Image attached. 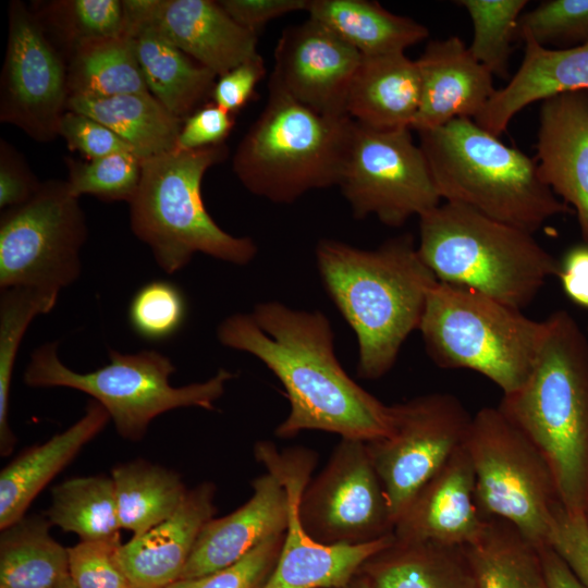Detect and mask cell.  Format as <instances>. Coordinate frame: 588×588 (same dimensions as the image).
<instances>
[{
    "label": "cell",
    "instance_id": "cell-1",
    "mask_svg": "<svg viewBox=\"0 0 588 588\" xmlns=\"http://www.w3.org/2000/svg\"><path fill=\"white\" fill-rule=\"evenodd\" d=\"M223 346L259 358L281 381L290 402L275 434L292 438L321 430L365 442L392 430V405L357 384L333 350L329 319L320 311L292 309L265 302L252 314H234L217 329Z\"/></svg>",
    "mask_w": 588,
    "mask_h": 588
},
{
    "label": "cell",
    "instance_id": "cell-2",
    "mask_svg": "<svg viewBox=\"0 0 588 588\" xmlns=\"http://www.w3.org/2000/svg\"><path fill=\"white\" fill-rule=\"evenodd\" d=\"M316 260L329 296L356 334L358 376L381 378L395 364L407 336L419 329L438 280L409 234L371 250L321 240Z\"/></svg>",
    "mask_w": 588,
    "mask_h": 588
},
{
    "label": "cell",
    "instance_id": "cell-3",
    "mask_svg": "<svg viewBox=\"0 0 588 588\" xmlns=\"http://www.w3.org/2000/svg\"><path fill=\"white\" fill-rule=\"evenodd\" d=\"M500 409L534 442L569 514H588V334L564 309L546 333L526 381Z\"/></svg>",
    "mask_w": 588,
    "mask_h": 588
},
{
    "label": "cell",
    "instance_id": "cell-4",
    "mask_svg": "<svg viewBox=\"0 0 588 588\" xmlns=\"http://www.w3.org/2000/svg\"><path fill=\"white\" fill-rule=\"evenodd\" d=\"M418 134L441 199L532 234L551 218L573 212L542 181L536 160L471 119Z\"/></svg>",
    "mask_w": 588,
    "mask_h": 588
},
{
    "label": "cell",
    "instance_id": "cell-5",
    "mask_svg": "<svg viewBox=\"0 0 588 588\" xmlns=\"http://www.w3.org/2000/svg\"><path fill=\"white\" fill-rule=\"evenodd\" d=\"M417 249L439 282L520 310L560 271L532 233L448 201L419 217Z\"/></svg>",
    "mask_w": 588,
    "mask_h": 588
},
{
    "label": "cell",
    "instance_id": "cell-6",
    "mask_svg": "<svg viewBox=\"0 0 588 588\" xmlns=\"http://www.w3.org/2000/svg\"><path fill=\"white\" fill-rule=\"evenodd\" d=\"M266 106L240 142L233 170L254 195L290 204L339 185L355 121L318 113L268 84Z\"/></svg>",
    "mask_w": 588,
    "mask_h": 588
},
{
    "label": "cell",
    "instance_id": "cell-7",
    "mask_svg": "<svg viewBox=\"0 0 588 588\" xmlns=\"http://www.w3.org/2000/svg\"><path fill=\"white\" fill-rule=\"evenodd\" d=\"M226 155L228 148L221 144L194 150L174 148L142 160L140 181L130 201L131 228L164 272L183 269L196 253L241 266L255 257L254 241L222 230L201 198L204 174Z\"/></svg>",
    "mask_w": 588,
    "mask_h": 588
},
{
    "label": "cell",
    "instance_id": "cell-8",
    "mask_svg": "<svg viewBox=\"0 0 588 588\" xmlns=\"http://www.w3.org/2000/svg\"><path fill=\"white\" fill-rule=\"evenodd\" d=\"M418 330L436 365L476 371L506 395L528 378L546 319H531L487 295L437 281Z\"/></svg>",
    "mask_w": 588,
    "mask_h": 588
},
{
    "label": "cell",
    "instance_id": "cell-9",
    "mask_svg": "<svg viewBox=\"0 0 588 588\" xmlns=\"http://www.w3.org/2000/svg\"><path fill=\"white\" fill-rule=\"evenodd\" d=\"M175 371L171 359L160 352L109 351V363L96 370L78 372L65 366L58 355V344L45 343L30 355L24 382L32 388H69L88 394L109 414L118 433L139 441L159 415L183 407L215 409L234 373L220 369L203 382L173 387Z\"/></svg>",
    "mask_w": 588,
    "mask_h": 588
},
{
    "label": "cell",
    "instance_id": "cell-10",
    "mask_svg": "<svg viewBox=\"0 0 588 588\" xmlns=\"http://www.w3.org/2000/svg\"><path fill=\"white\" fill-rule=\"evenodd\" d=\"M464 446L480 515L504 519L536 544H547L563 505L551 468L534 442L499 406H486L471 416Z\"/></svg>",
    "mask_w": 588,
    "mask_h": 588
},
{
    "label": "cell",
    "instance_id": "cell-11",
    "mask_svg": "<svg viewBox=\"0 0 588 588\" xmlns=\"http://www.w3.org/2000/svg\"><path fill=\"white\" fill-rule=\"evenodd\" d=\"M87 229L68 182L49 181L0 220V289L30 287L59 295L82 271Z\"/></svg>",
    "mask_w": 588,
    "mask_h": 588
},
{
    "label": "cell",
    "instance_id": "cell-12",
    "mask_svg": "<svg viewBox=\"0 0 588 588\" xmlns=\"http://www.w3.org/2000/svg\"><path fill=\"white\" fill-rule=\"evenodd\" d=\"M358 219L401 226L441 204L430 168L411 128L375 130L355 122L339 185Z\"/></svg>",
    "mask_w": 588,
    "mask_h": 588
},
{
    "label": "cell",
    "instance_id": "cell-13",
    "mask_svg": "<svg viewBox=\"0 0 588 588\" xmlns=\"http://www.w3.org/2000/svg\"><path fill=\"white\" fill-rule=\"evenodd\" d=\"M391 432L366 442L394 522L421 487L460 448L471 416L451 393H429L392 405Z\"/></svg>",
    "mask_w": 588,
    "mask_h": 588
},
{
    "label": "cell",
    "instance_id": "cell-14",
    "mask_svg": "<svg viewBox=\"0 0 588 588\" xmlns=\"http://www.w3.org/2000/svg\"><path fill=\"white\" fill-rule=\"evenodd\" d=\"M298 518L324 544L355 546L393 535L388 500L365 441L341 438L302 492Z\"/></svg>",
    "mask_w": 588,
    "mask_h": 588
},
{
    "label": "cell",
    "instance_id": "cell-15",
    "mask_svg": "<svg viewBox=\"0 0 588 588\" xmlns=\"http://www.w3.org/2000/svg\"><path fill=\"white\" fill-rule=\"evenodd\" d=\"M255 456L280 479L290 500L281 552L264 588H341L366 561L394 540V534L355 546L324 544L313 539L298 518V501L316 465L314 451L294 448L280 452L271 442L260 441L255 445Z\"/></svg>",
    "mask_w": 588,
    "mask_h": 588
},
{
    "label": "cell",
    "instance_id": "cell-16",
    "mask_svg": "<svg viewBox=\"0 0 588 588\" xmlns=\"http://www.w3.org/2000/svg\"><path fill=\"white\" fill-rule=\"evenodd\" d=\"M68 87L63 64L39 23L22 3L13 2L2 73L1 121L37 140L52 139L59 135Z\"/></svg>",
    "mask_w": 588,
    "mask_h": 588
},
{
    "label": "cell",
    "instance_id": "cell-17",
    "mask_svg": "<svg viewBox=\"0 0 588 588\" xmlns=\"http://www.w3.org/2000/svg\"><path fill=\"white\" fill-rule=\"evenodd\" d=\"M273 58L269 85L318 113L347 115L350 88L363 58L356 49L308 17L282 32Z\"/></svg>",
    "mask_w": 588,
    "mask_h": 588
},
{
    "label": "cell",
    "instance_id": "cell-18",
    "mask_svg": "<svg viewBox=\"0 0 588 588\" xmlns=\"http://www.w3.org/2000/svg\"><path fill=\"white\" fill-rule=\"evenodd\" d=\"M149 27L189 58L221 76L258 56L257 34L210 0H144L135 28Z\"/></svg>",
    "mask_w": 588,
    "mask_h": 588
},
{
    "label": "cell",
    "instance_id": "cell-19",
    "mask_svg": "<svg viewBox=\"0 0 588 588\" xmlns=\"http://www.w3.org/2000/svg\"><path fill=\"white\" fill-rule=\"evenodd\" d=\"M485 524L475 500L473 464L463 442L417 492L393 534L399 540L466 547Z\"/></svg>",
    "mask_w": 588,
    "mask_h": 588
},
{
    "label": "cell",
    "instance_id": "cell-20",
    "mask_svg": "<svg viewBox=\"0 0 588 588\" xmlns=\"http://www.w3.org/2000/svg\"><path fill=\"white\" fill-rule=\"evenodd\" d=\"M536 149L542 181L575 211L588 244V94L542 100Z\"/></svg>",
    "mask_w": 588,
    "mask_h": 588
},
{
    "label": "cell",
    "instance_id": "cell-21",
    "mask_svg": "<svg viewBox=\"0 0 588 588\" xmlns=\"http://www.w3.org/2000/svg\"><path fill=\"white\" fill-rule=\"evenodd\" d=\"M252 487L253 495L246 503L205 524L180 579L222 569L268 538L285 531L290 500L284 485L267 471L256 477Z\"/></svg>",
    "mask_w": 588,
    "mask_h": 588
},
{
    "label": "cell",
    "instance_id": "cell-22",
    "mask_svg": "<svg viewBox=\"0 0 588 588\" xmlns=\"http://www.w3.org/2000/svg\"><path fill=\"white\" fill-rule=\"evenodd\" d=\"M416 65L420 101L412 130L417 132L457 118L475 119L497 90L493 75L456 36L429 41Z\"/></svg>",
    "mask_w": 588,
    "mask_h": 588
},
{
    "label": "cell",
    "instance_id": "cell-23",
    "mask_svg": "<svg viewBox=\"0 0 588 588\" xmlns=\"http://www.w3.org/2000/svg\"><path fill=\"white\" fill-rule=\"evenodd\" d=\"M216 489L211 481L188 489L171 517L120 546L118 560L133 588H167L181 578L203 527L217 512Z\"/></svg>",
    "mask_w": 588,
    "mask_h": 588
},
{
    "label": "cell",
    "instance_id": "cell-24",
    "mask_svg": "<svg viewBox=\"0 0 588 588\" xmlns=\"http://www.w3.org/2000/svg\"><path fill=\"white\" fill-rule=\"evenodd\" d=\"M525 42V54L519 69L502 89L494 91L475 122L487 132L499 136L516 113L528 105L567 91L588 94V40L569 48L550 49Z\"/></svg>",
    "mask_w": 588,
    "mask_h": 588
},
{
    "label": "cell",
    "instance_id": "cell-25",
    "mask_svg": "<svg viewBox=\"0 0 588 588\" xmlns=\"http://www.w3.org/2000/svg\"><path fill=\"white\" fill-rule=\"evenodd\" d=\"M111 420L108 412L90 400L84 415L64 431L28 448L0 473V530L25 516L39 492Z\"/></svg>",
    "mask_w": 588,
    "mask_h": 588
},
{
    "label": "cell",
    "instance_id": "cell-26",
    "mask_svg": "<svg viewBox=\"0 0 588 588\" xmlns=\"http://www.w3.org/2000/svg\"><path fill=\"white\" fill-rule=\"evenodd\" d=\"M419 101L416 61L404 52L363 56L350 88L346 113L370 128L412 130Z\"/></svg>",
    "mask_w": 588,
    "mask_h": 588
},
{
    "label": "cell",
    "instance_id": "cell-27",
    "mask_svg": "<svg viewBox=\"0 0 588 588\" xmlns=\"http://www.w3.org/2000/svg\"><path fill=\"white\" fill-rule=\"evenodd\" d=\"M372 588H477L463 547L395 539L364 563Z\"/></svg>",
    "mask_w": 588,
    "mask_h": 588
},
{
    "label": "cell",
    "instance_id": "cell-28",
    "mask_svg": "<svg viewBox=\"0 0 588 588\" xmlns=\"http://www.w3.org/2000/svg\"><path fill=\"white\" fill-rule=\"evenodd\" d=\"M306 11L364 57L404 52L429 36L422 24L376 1L309 0Z\"/></svg>",
    "mask_w": 588,
    "mask_h": 588
},
{
    "label": "cell",
    "instance_id": "cell-29",
    "mask_svg": "<svg viewBox=\"0 0 588 588\" xmlns=\"http://www.w3.org/2000/svg\"><path fill=\"white\" fill-rule=\"evenodd\" d=\"M66 110L85 114L123 138L142 159L173 150L182 120L151 93L115 96L71 94Z\"/></svg>",
    "mask_w": 588,
    "mask_h": 588
},
{
    "label": "cell",
    "instance_id": "cell-30",
    "mask_svg": "<svg viewBox=\"0 0 588 588\" xmlns=\"http://www.w3.org/2000/svg\"><path fill=\"white\" fill-rule=\"evenodd\" d=\"M126 35L132 37L149 91L174 117L183 120L211 95L217 75L157 32L142 27Z\"/></svg>",
    "mask_w": 588,
    "mask_h": 588
},
{
    "label": "cell",
    "instance_id": "cell-31",
    "mask_svg": "<svg viewBox=\"0 0 588 588\" xmlns=\"http://www.w3.org/2000/svg\"><path fill=\"white\" fill-rule=\"evenodd\" d=\"M541 547L513 524L487 518L477 539L463 548L477 588H548Z\"/></svg>",
    "mask_w": 588,
    "mask_h": 588
},
{
    "label": "cell",
    "instance_id": "cell-32",
    "mask_svg": "<svg viewBox=\"0 0 588 588\" xmlns=\"http://www.w3.org/2000/svg\"><path fill=\"white\" fill-rule=\"evenodd\" d=\"M46 516H24L1 529L0 588H56L69 577V552Z\"/></svg>",
    "mask_w": 588,
    "mask_h": 588
},
{
    "label": "cell",
    "instance_id": "cell-33",
    "mask_svg": "<svg viewBox=\"0 0 588 588\" xmlns=\"http://www.w3.org/2000/svg\"><path fill=\"white\" fill-rule=\"evenodd\" d=\"M110 476L121 529L133 537L171 517L188 491L179 473L145 460L121 463Z\"/></svg>",
    "mask_w": 588,
    "mask_h": 588
},
{
    "label": "cell",
    "instance_id": "cell-34",
    "mask_svg": "<svg viewBox=\"0 0 588 588\" xmlns=\"http://www.w3.org/2000/svg\"><path fill=\"white\" fill-rule=\"evenodd\" d=\"M68 85L70 95L115 96L150 93L132 37L124 33L78 42Z\"/></svg>",
    "mask_w": 588,
    "mask_h": 588
},
{
    "label": "cell",
    "instance_id": "cell-35",
    "mask_svg": "<svg viewBox=\"0 0 588 588\" xmlns=\"http://www.w3.org/2000/svg\"><path fill=\"white\" fill-rule=\"evenodd\" d=\"M45 516L52 526L77 535L79 541L120 536L112 477H73L60 482L51 490V505Z\"/></svg>",
    "mask_w": 588,
    "mask_h": 588
},
{
    "label": "cell",
    "instance_id": "cell-36",
    "mask_svg": "<svg viewBox=\"0 0 588 588\" xmlns=\"http://www.w3.org/2000/svg\"><path fill=\"white\" fill-rule=\"evenodd\" d=\"M59 295L30 287H10L0 294V454L9 456L16 443L9 424V400L19 347L30 322L48 314Z\"/></svg>",
    "mask_w": 588,
    "mask_h": 588
},
{
    "label": "cell",
    "instance_id": "cell-37",
    "mask_svg": "<svg viewBox=\"0 0 588 588\" xmlns=\"http://www.w3.org/2000/svg\"><path fill=\"white\" fill-rule=\"evenodd\" d=\"M474 26L468 47L474 58L492 75L507 77L512 42L517 38V23L526 0H461Z\"/></svg>",
    "mask_w": 588,
    "mask_h": 588
},
{
    "label": "cell",
    "instance_id": "cell-38",
    "mask_svg": "<svg viewBox=\"0 0 588 588\" xmlns=\"http://www.w3.org/2000/svg\"><path fill=\"white\" fill-rule=\"evenodd\" d=\"M142 158L132 151H119L90 160L70 163V192L79 197L94 195L103 200H125L134 197L142 174Z\"/></svg>",
    "mask_w": 588,
    "mask_h": 588
},
{
    "label": "cell",
    "instance_id": "cell-39",
    "mask_svg": "<svg viewBox=\"0 0 588 588\" xmlns=\"http://www.w3.org/2000/svg\"><path fill=\"white\" fill-rule=\"evenodd\" d=\"M186 299L181 289L166 280L142 285L133 295L127 310L133 331L147 341L173 336L186 318Z\"/></svg>",
    "mask_w": 588,
    "mask_h": 588
},
{
    "label": "cell",
    "instance_id": "cell-40",
    "mask_svg": "<svg viewBox=\"0 0 588 588\" xmlns=\"http://www.w3.org/2000/svg\"><path fill=\"white\" fill-rule=\"evenodd\" d=\"M569 48L588 40V0H547L520 15L517 38Z\"/></svg>",
    "mask_w": 588,
    "mask_h": 588
},
{
    "label": "cell",
    "instance_id": "cell-41",
    "mask_svg": "<svg viewBox=\"0 0 588 588\" xmlns=\"http://www.w3.org/2000/svg\"><path fill=\"white\" fill-rule=\"evenodd\" d=\"M283 539L284 532L272 536L222 569L179 579L167 588H264L277 564Z\"/></svg>",
    "mask_w": 588,
    "mask_h": 588
},
{
    "label": "cell",
    "instance_id": "cell-42",
    "mask_svg": "<svg viewBox=\"0 0 588 588\" xmlns=\"http://www.w3.org/2000/svg\"><path fill=\"white\" fill-rule=\"evenodd\" d=\"M120 536L79 541L68 548L69 576L77 588H133L124 574L118 551Z\"/></svg>",
    "mask_w": 588,
    "mask_h": 588
},
{
    "label": "cell",
    "instance_id": "cell-43",
    "mask_svg": "<svg viewBox=\"0 0 588 588\" xmlns=\"http://www.w3.org/2000/svg\"><path fill=\"white\" fill-rule=\"evenodd\" d=\"M71 33L77 44L123 33L124 14L122 1L74 0L64 2Z\"/></svg>",
    "mask_w": 588,
    "mask_h": 588
},
{
    "label": "cell",
    "instance_id": "cell-44",
    "mask_svg": "<svg viewBox=\"0 0 588 588\" xmlns=\"http://www.w3.org/2000/svg\"><path fill=\"white\" fill-rule=\"evenodd\" d=\"M59 135L63 136L72 149L81 151L90 160L119 151L135 152L123 138L106 125L85 114L69 110L61 118Z\"/></svg>",
    "mask_w": 588,
    "mask_h": 588
},
{
    "label": "cell",
    "instance_id": "cell-45",
    "mask_svg": "<svg viewBox=\"0 0 588 588\" xmlns=\"http://www.w3.org/2000/svg\"><path fill=\"white\" fill-rule=\"evenodd\" d=\"M547 544L563 559L579 581L588 588L587 516L569 514L561 507L551 527Z\"/></svg>",
    "mask_w": 588,
    "mask_h": 588
},
{
    "label": "cell",
    "instance_id": "cell-46",
    "mask_svg": "<svg viewBox=\"0 0 588 588\" xmlns=\"http://www.w3.org/2000/svg\"><path fill=\"white\" fill-rule=\"evenodd\" d=\"M234 126L232 113L208 103L188 115L182 125L175 149L194 150L223 144Z\"/></svg>",
    "mask_w": 588,
    "mask_h": 588
},
{
    "label": "cell",
    "instance_id": "cell-47",
    "mask_svg": "<svg viewBox=\"0 0 588 588\" xmlns=\"http://www.w3.org/2000/svg\"><path fill=\"white\" fill-rule=\"evenodd\" d=\"M265 75V62L258 54L220 76L211 93L213 102L230 113L238 111L250 100Z\"/></svg>",
    "mask_w": 588,
    "mask_h": 588
},
{
    "label": "cell",
    "instance_id": "cell-48",
    "mask_svg": "<svg viewBox=\"0 0 588 588\" xmlns=\"http://www.w3.org/2000/svg\"><path fill=\"white\" fill-rule=\"evenodd\" d=\"M222 9L241 26L257 34L270 21L307 10L309 0H221Z\"/></svg>",
    "mask_w": 588,
    "mask_h": 588
},
{
    "label": "cell",
    "instance_id": "cell-49",
    "mask_svg": "<svg viewBox=\"0 0 588 588\" xmlns=\"http://www.w3.org/2000/svg\"><path fill=\"white\" fill-rule=\"evenodd\" d=\"M41 186L7 145H1L0 207L10 209L29 200Z\"/></svg>",
    "mask_w": 588,
    "mask_h": 588
},
{
    "label": "cell",
    "instance_id": "cell-50",
    "mask_svg": "<svg viewBox=\"0 0 588 588\" xmlns=\"http://www.w3.org/2000/svg\"><path fill=\"white\" fill-rule=\"evenodd\" d=\"M558 278L566 296L588 309V244L577 245L565 254Z\"/></svg>",
    "mask_w": 588,
    "mask_h": 588
},
{
    "label": "cell",
    "instance_id": "cell-51",
    "mask_svg": "<svg viewBox=\"0 0 588 588\" xmlns=\"http://www.w3.org/2000/svg\"><path fill=\"white\" fill-rule=\"evenodd\" d=\"M541 555L548 588H586L550 546L541 547Z\"/></svg>",
    "mask_w": 588,
    "mask_h": 588
},
{
    "label": "cell",
    "instance_id": "cell-52",
    "mask_svg": "<svg viewBox=\"0 0 588 588\" xmlns=\"http://www.w3.org/2000/svg\"><path fill=\"white\" fill-rule=\"evenodd\" d=\"M341 588H372L365 575L358 572L355 577Z\"/></svg>",
    "mask_w": 588,
    "mask_h": 588
},
{
    "label": "cell",
    "instance_id": "cell-53",
    "mask_svg": "<svg viewBox=\"0 0 588 588\" xmlns=\"http://www.w3.org/2000/svg\"><path fill=\"white\" fill-rule=\"evenodd\" d=\"M56 588H77L70 576L62 580Z\"/></svg>",
    "mask_w": 588,
    "mask_h": 588
},
{
    "label": "cell",
    "instance_id": "cell-54",
    "mask_svg": "<svg viewBox=\"0 0 588 588\" xmlns=\"http://www.w3.org/2000/svg\"><path fill=\"white\" fill-rule=\"evenodd\" d=\"M587 334H588V328H587Z\"/></svg>",
    "mask_w": 588,
    "mask_h": 588
},
{
    "label": "cell",
    "instance_id": "cell-55",
    "mask_svg": "<svg viewBox=\"0 0 588 588\" xmlns=\"http://www.w3.org/2000/svg\"><path fill=\"white\" fill-rule=\"evenodd\" d=\"M587 518H588V514H587Z\"/></svg>",
    "mask_w": 588,
    "mask_h": 588
}]
</instances>
